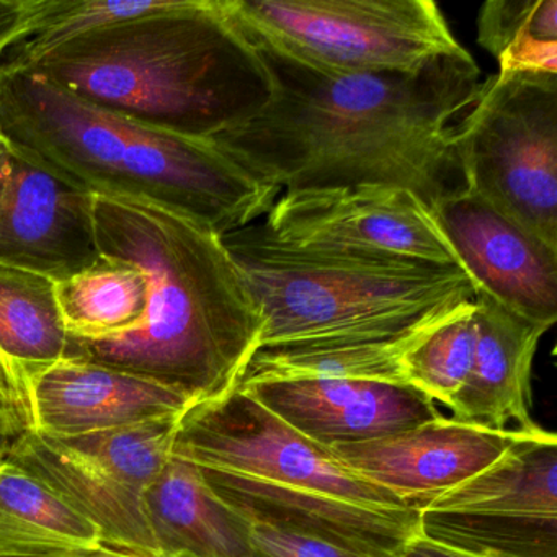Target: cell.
I'll return each mask as SVG.
<instances>
[{
    "mask_svg": "<svg viewBox=\"0 0 557 557\" xmlns=\"http://www.w3.org/2000/svg\"><path fill=\"white\" fill-rule=\"evenodd\" d=\"M50 0H0V54L34 35Z\"/></svg>",
    "mask_w": 557,
    "mask_h": 557,
    "instance_id": "obj_30",
    "label": "cell"
},
{
    "mask_svg": "<svg viewBox=\"0 0 557 557\" xmlns=\"http://www.w3.org/2000/svg\"><path fill=\"white\" fill-rule=\"evenodd\" d=\"M169 4L171 0H50L34 35L0 54V61L27 63L81 35L154 14Z\"/></svg>",
    "mask_w": 557,
    "mask_h": 557,
    "instance_id": "obj_27",
    "label": "cell"
},
{
    "mask_svg": "<svg viewBox=\"0 0 557 557\" xmlns=\"http://www.w3.org/2000/svg\"><path fill=\"white\" fill-rule=\"evenodd\" d=\"M34 430L24 374L0 357V456L4 458Z\"/></svg>",
    "mask_w": 557,
    "mask_h": 557,
    "instance_id": "obj_28",
    "label": "cell"
},
{
    "mask_svg": "<svg viewBox=\"0 0 557 557\" xmlns=\"http://www.w3.org/2000/svg\"><path fill=\"white\" fill-rule=\"evenodd\" d=\"M475 342V302L430 331L404 357L409 386L433 403L448 406L471 373Z\"/></svg>",
    "mask_w": 557,
    "mask_h": 557,
    "instance_id": "obj_26",
    "label": "cell"
},
{
    "mask_svg": "<svg viewBox=\"0 0 557 557\" xmlns=\"http://www.w3.org/2000/svg\"><path fill=\"white\" fill-rule=\"evenodd\" d=\"M419 534L474 557H557V517L419 508Z\"/></svg>",
    "mask_w": 557,
    "mask_h": 557,
    "instance_id": "obj_23",
    "label": "cell"
},
{
    "mask_svg": "<svg viewBox=\"0 0 557 557\" xmlns=\"http://www.w3.org/2000/svg\"><path fill=\"white\" fill-rule=\"evenodd\" d=\"M455 146L468 190L557 249V74L482 81Z\"/></svg>",
    "mask_w": 557,
    "mask_h": 557,
    "instance_id": "obj_7",
    "label": "cell"
},
{
    "mask_svg": "<svg viewBox=\"0 0 557 557\" xmlns=\"http://www.w3.org/2000/svg\"><path fill=\"white\" fill-rule=\"evenodd\" d=\"M253 557H371L252 524Z\"/></svg>",
    "mask_w": 557,
    "mask_h": 557,
    "instance_id": "obj_29",
    "label": "cell"
},
{
    "mask_svg": "<svg viewBox=\"0 0 557 557\" xmlns=\"http://www.w3.org/2000/svg\"><path fill=\"white\" fill-rule=\"evenodd\" d=\"M260 223L276 239L305 249L459 267L433 211L403 188L282 194Z\"/></svg>",
    "mask_w": 557,
    "mask_h": 557,
    "instance_id": "obj_9",
    "label": "cell"
},
{
    "mask_svg": "<svg viewBox=\"0 0 557 557\" xmlns=\"http://www.w3.org/2000/svg\"><path fill=\"white\" fill-rule=\"evenodd\" d=\"M102 533L47 485L4 461L0 557L67 556L102 549Z\"/></svg>",
    "mask_w": 557,
    "mask_h": 557,
    "instance_id": "obj_20",
    "label": "cell"
},
{
    "mask_svg": "<svg viewBox=\"0 0 557 557\" xmlns=\"http://www.w3.org/2000/svg\"><path fill=\"white\" fill-rule=\"evenodd\" d=\"M178 420L171 417L58 440L129 487L145 492L171 461Z\"/></svg>",
    "mask_w": 557,
    "mask_h": 557,
    "instance_id": "obj_25",
    "label": "cell"
},
{
    "mask_svg": "<svg viewBox=\"0 0 557 557\" xmlns=\"http://www.w3.org/2000/svg\"><path fill=\"white\" fill-rule=\"evenodd\" d=\"M420 508L557 517V436L524 433L484 471Z\"/></svg>",
    "mask_w": 557,
    "mask_h": 557,
    "instance_id": "obj_19",
    "label": "cell"
},
{
    "mask_svg": "<svg viewBox=\"0 0 557 557\" xmlns=\"http://www.w3.org/2000/svg\"><path fill=\"white\" fill-rule=\"evenodd\" d=\"M547 329L475 295V342L471 373L453 397V420L494 432L534 433L531 371Z\"/></svg>",
    "mask_w": 557,
    "mask_h": 557,
    "instance_id": "obj_16",
    "label": "cell"
},
{
    "mask_svg": "<svg viewBox=\"0 0 557 557\" xmlns=\"http://www.w3.org/2000/svg\"><path fill=\"white\" fill-rule=\"evenodd\" d=\"M0 135L94 197L164 208L221 237L282 195L213 141L149 128L2 61Z\"/></svg>",
    "mask_w": 557,
    "mask_h": 557,
    "instance_id": "obj_4",
    "label": "cell"
},
{
    "mask_svg": "<svg viewBox=\"0 0 557 557\" xmlns=\"http://www.w3.org/2000/svg\"><path fill=\"white\" fill-rule=\"evenodd\" d=\"M14 152L11 143H9L4 136L0 135V177L8 174L12 158H14Z\"/></svg>",
    "mask_w": 557,
    "mask_h": 557,
    "instance_id": "obj_33",
    "label": "cell"
},
{
    "mask_svg": "<svg viewBox=\"0 0 557 557\" xmlns=\"http://www.w3.org/2000/svg\"><path fill=\"white\" fill-rule=\"evenodd\" d=\"M100 257L96 197L15 151L0 177V265L60 283Z\"/></svg>",
    "mask_w": 557,
    "mask_h": 557,
    "instance_id": "obj_12",
    "label": "cell"
},
{
    "mask_svg": "<svg viewBox=\"0 0 557 557\" xmlns=\"http://www.w3.org/2000/svg\"><path fill=\"white\" fill-rule=\"evenodd\" d=\"M521 435L440 417L416 429L331 449L355 474L420 508L484 471Z\"/></svg>",
    "mask_w": 557,
    "mask_h": 557,
    "instance_id": "obj_13",
    "label": "cell"
},
{
    "mask_svg": "<svg viewBox=\"0 0 557 557\" xmlns=\"http://www.w3.org/2000/svg\"><path fill=\"white\" fill-rule=\"evenodd\" d=\"M172 456L358 504L413 507L345 468L331 448L293 429L240 387L191 406L178 420Z\"/></svg>",
    "mask_w": 557,
    "mask_h": 557,
    "instance_id": "obj_8",
    "label": "cell"
},
{
    "mask_svg": "<svg viewBox=\"0 0 557 557\" xmlns=\"http://www.w3.org/2000/svg\"><path fill=\"white\" fill-rule=\"evenodd\" d=\"M197 468L224 504L257 527L371 557H400L419 536V507L358 504L223 469Z\"/></svg>",
    "mask_w": 557,
    "mask_h": 557,
    "instance_id": "obj_10",
    "label": "cell"
},
{
    "mask_svg": "<svg viewBox=\"0 0 557 557\" xmlns=\"http://www.w3.org/2000/svg\"><path fill=\"white\" fill-rule=\"evenodd\" d=\"M474 295L549 331L557 321V249L466 188L433 210Z\"/></svg>",
    "mask_w": 557,
    "mask_h": 557,
    "instance_id": "obj_11",
    "label": "cell"
},
{
    "mask_svg": "<svg viewBox=\"0 0 557 557\" xmlns=\"http://www.w3.org/2000/svg\"><path fill=\"white\" fill-rule=\"evenodd\" d=\"M237 387L325 448L394 435L443 417L430 397L403 383L285 380Z\"/></svg>",
    "mask_w": 557,
    "mask_h": 557,
    "instance_id": "obj_14",
    "label": "cell"
},
{
    "mask_svg": "<svg viewBox=\"0 0 557 557\" xmlns=\"http://www.w3.org/2000/svg\"><path fill=\"white\" fill-rule=\"evenodd\" d=\"M4 461L47 485L92 521L107 547L162 557L146 517L145 492L129 487L60 440L34 430L4 456Z\"/></svg>",
    "mask_w": 557,
    "mask_h": 557,
    "instance_id": "obj_17",
    "label": "cell"
},
{
    "mask_svg": "<svg viewBox=\"0 0 557 557\" xmlns=\"http://www.w3.org/2000/svg\"><path fill=\"white\" fill-rule=\"evenodd\" d=\"M4 468V458L0 456V469Z\"/></svg>",
    "mask_w": 557,
    "mask_h": 557,
    "instance_id": "obj_34",
    "label": "cell"
},
{
    "mask_svg": "<svg viewBox=\"0 0 557 557\" xmlns=\"http://www.w3.org/2000/svg\"><path fill=\"white\" fill-rule=\"evenodd\" d=\"M250 41L272 97L211 141L259 181L280 194L403 188L432 211L468 188L455 128L482 84L468 50L417 73L335 74Z\"/></svg>",
    "mask_w": 557,
    "mask_h": 557,
    "instance_id": "obj_1",
    "label": "cell"
},
{
    "mask_svg": "<svg viewBox=\"0 0 557 557\" xmlns=\"http://www.w3.org/2000/svg\"><path fill=\"white\" fill-rule=\"evenodd\" d=\"M145 510L162 557H253L252 524L205 484L194 462L172 456L146 488Z\"/></svg>",
    "mask_w": 557,
    "mask_h": 557,
    "instance_id": "obj_18",
    "label": "cell"
},
{
    "mask_svg": "<svg viewBox=\"0 0 557 557\" xmlns=\"http://www.w3.org/2000/svg\"><path fill=\"white\" fill-rule=\"evenodd\" d=\"M15 557V556H5ZM21 557H141L136 554L126 553V550L112 549V547L103 546L102 549L92 550V553L67 554V556H21Z\"/></svg>",
    "mask_w": 557,
    "mask_h": 557,
    "instance_id": "obj_32",
    "label": "cell"
},
{
    "mask_svg": "<svg viewBox=\"0 0 557 557\" xmlns=\"http://www.w3.org/2000/svg\"><path fill=\"white\" fill-rule=\"evenodd\" d=\"M182 557H185V556H182Z\"/></svg>",
    "mask_w": 557,
    "mask_h": 557,
    "instance_id": "obj_35",
    "label": "cell"
},
{
    "mask_svg": "<svg viewBox=\"0 0 557 557\" xmlns=\"http://www.w3.org/2000/svg\"><path fill=\"white\" fill-rule=\"evenodd\" d=\"M96 231L102 256L148 275V314L122 337H70L66 358L145 377L191 406L233 391L265 322L223 237L164 208L100 197Z\"/></svg>",
    "mask_w": 557,
    "mask_h": 557,
    "instance_id": "obj_2",
    "label": "cell"
},
{
    "mask_svg": "<svg viewBox=\"0 0 557 557\" xmlns=\"http://www.w3.org/2000/svg\"><path fill=\"white\" fill-rule=\"evenodd\" d=\"M250 40L314 70L410 74L462 53L432 0H223Z\"/></svg>",
    "mask_w": 557,
    "mask_h": 557,
    "instance_id": "obj_6",
    "label": "cell"
},
{
    "mask_svg": "<svg viewBox=\"0 0 557 557\" xmlns=\"http://www.w3.org/2000/svg\"><path fill=\"white\" fill-rule=\"evenodd\" d=\"M35 432L57 438L182 417L191 404L145 377L64 358L24 373Z\"/></svg>",
    "mask_w": 557,
    "mask_h": 557,
    "instance_id": "obj_15",
    "label": "cell"
},
{
    "mask_svg": "<svg viewBox=\"0 0 557 557\" xmlns=\"http://www.w3.org/2000/svg\"><path fill=\"white\" fill-rule=\"evenodd\" d=\"M400 557H474L469 554L461 553V550L451 549V547L443 546V544L433 543V541L425 540V537L416 536L406 549H404Z\"/></svg>",
    "mask_w": 557,
    "mask_h": 557,
    "instance_id": "obj_31",
    "label": "cell"
},
{
    "mask_svg": "<svg viewBox=\"0 0 557 557\" xmlns=\"http://www.w3.org/2000/svg\"><path fill=\"white\" fill-rule=\"evenodd\" d=\"M70 332L50 276L0 265V357L21 371L67 357Z\"/></svg>",
    "mask_w": 557,
    "mask_h": 557,
    "instance_id": "obj_22",
    "label": "cell"
},
{
    "mask_svg": "<svg viewBox=\"0 0 557 557\" xmlns=\"http://www.w3.org/2000/svg\"><path fill=\"white\" fill-rule=\"evenodd\" d=\"M57 293L70 337L103 341L145 324L151 283L135 263L102 256L89 269L57 283Z\"/></svg>",
    "mask_w": 557,
    "mask_h": 557,
    "instance_id": "obj_21",
    "label": "cell"
},
{
    "mask_svg": "<svg viewBox=\"0 0 557 557\" xmlns=\"http://www.w3.org/2000/svg\"><path fill=\"white\" fill-rule=\"evenodd\" d=\"M478 44L498 73L557 74V0H488L479 11Z\"/></svg>",
    "mask_w": 557,
    "mask_h": 557,
    "instance_id": "obj_24",
    "label": "cell"
},
{
    "mask_svg": "<svg viewBox=\"0 0 557 557\" xmlns=\"http://www.w3.org/2000/svg\"><path fill=\"white\" fill-rule=\"evenodd\" d=\"M12 66L149 128L208 141L249 122L272 97L259 51L223 0H171Z\"/></svg>",
    "mask_w": 557,
    "mask_h": 557,
    "instance_id": "obj_3",
    "label": "cell"
},
{
    "mask_svg": "<svg viewBox=\"0 0 557 557\" xmlns=\"http://www.w3.org/2000/svg\"><path fill=\"white\" fill-rule=\"evenodd\" d=\"M223 243L262 311L259 347L419 341L475 302L456 265L305 249L262 223Z\"/></svg>",
    "mask_w": 557,
    "mask_h": 557,
    "instance_id": "obj_5",
    "label": "cell"
}]
</instances>
